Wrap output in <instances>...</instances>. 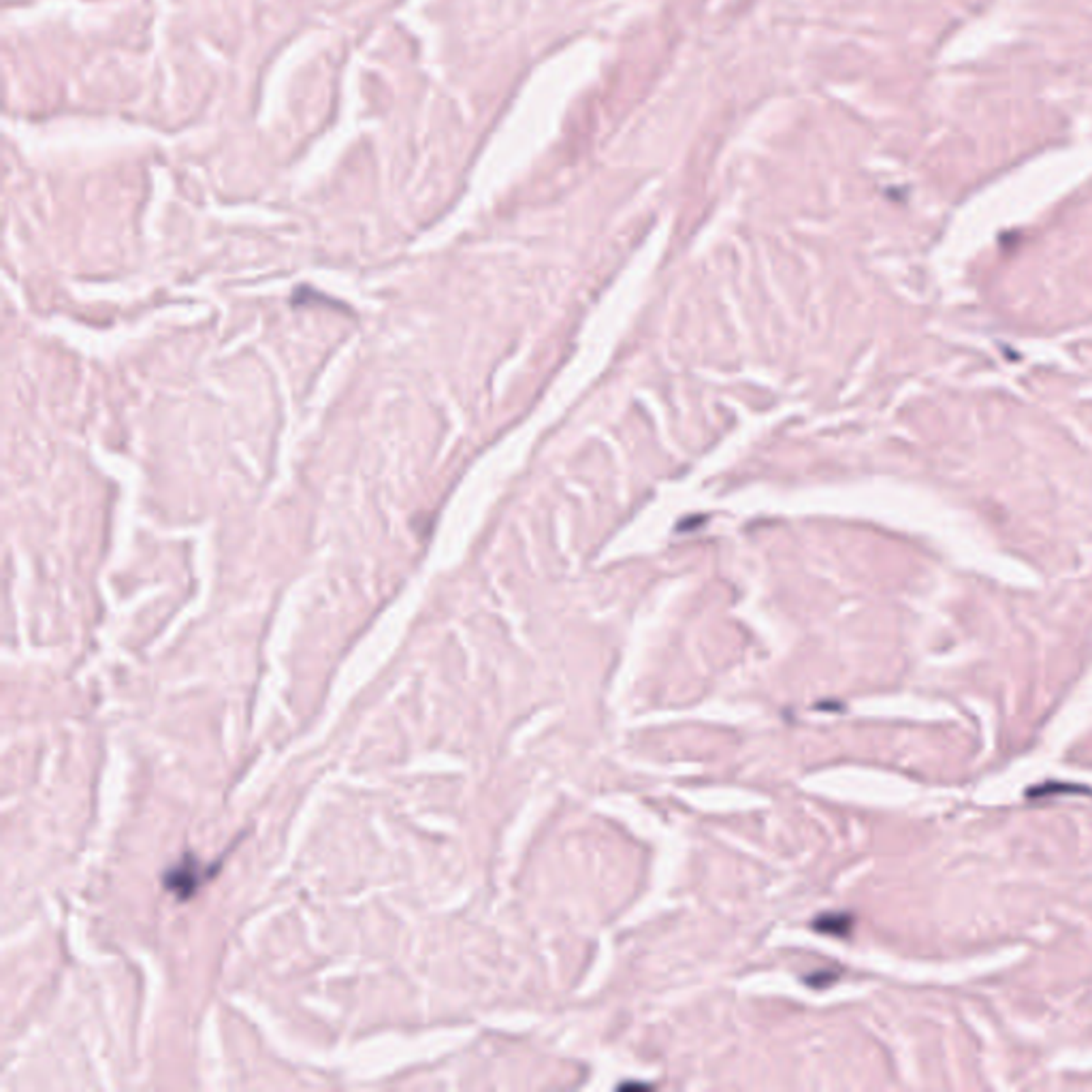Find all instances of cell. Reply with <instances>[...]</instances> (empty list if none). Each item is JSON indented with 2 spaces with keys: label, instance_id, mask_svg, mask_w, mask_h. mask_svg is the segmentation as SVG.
Instances as JSON below:
<instances>
[{
  "label": "cell",
  "instance_id": "1",
  "mask_svg": "<svg viewBox=\"0 0 1092 1092\" xmlns=\"http://www.w3.org/2000/svg\"><path fill=\"white\" fill-rule=\"evenodd\" d=\"M203 866L198 865V862L192 858V855H186L182 860V865L169 868L165 875V888L169 892H175L179 898H190L195 894V890L205 882V875L201 873Z\"/></svg>",
  "mask_w": 1092,
  "mask_h": 1092
},
{
  "label": "cell",
  "instance_id": "2",
  "mask_svg": "<svg viewBox=\"0 0 1092 1092\" xmlns=\"http://www.w3.org/2000/svg\"><path fill=\"white\" fill-rule=\"evenodd\" d=\"M813 926H816V931L819 933L835 934V937H847V934L852 933L854 918L849 913H826L813 922Z\"/></svg>",
  "mask_w": 1092,
  "mask_h": 1092
},
{
  "label": "cell",
  "instance_id": "3",
  "mask_svg": "<svg viewBox=\"0 0 1092 1092\" xmlns=\"http://www.w3.org/2000/svg\"><path fill=\"white\" fill-rule=\"evenodd\" d=\"M291 301H293V305H312V304H321V305H331V307H337V310H342V307H343V304H340V301H333V299H331V297H327V295H324V293H318L316 288H312V286H299L297 291H295V295H293V299H291Z\"/></svg>",
  "mask_w": 1092,
  "mask_h": 1092
},
{
  "label": "cell",
  "instance_id": "4",
  "mask_svg": "<svg viewBox=\"0 0 1092 1092\" xmlns=\"http://www.w3.org/2000/svg\"><path fill=\"white\" fill-rule=\"evenodd\" d=\"M621 1088H644V1084H623Z\"/></svg>",
  "mask_w": 1092,
  "mask_h": 1092
}]
</instances>
